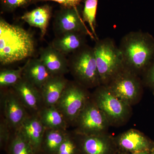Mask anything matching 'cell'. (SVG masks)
<instances>
[{"instance_id":"83f0119b","label":"cell","mask_w":154,"mask_h":154,"mask_svg":"<svg viewBox=\"0 0 154 154\" xmlns=\"http://www.w3.org/2000/svg\"><path fill=\"white\" fill-rule=\"evenodd\" d=\"M83 0H36V3L39 2H45L51 1L60 4L62 7L74 8L78 7L80 3Z\"/></svg>"},{"instance_id":"d4e9b609","label":"cell","mask_w":154,"mask_h":154,"mask_svg":"<svg viewBox=\"0 0 154 154\" xmlns=\"http://www.w3.org/2000/svg\"><path fill=\"white\" fill-rule=\"evenodd\" d=\"M36 3V0H0L1 11L12 13L19 8H25Z\"/></svg>"},{"instance_id":"5bb4252c","label":"cell","mask_w":154,"mask_h":154,"mask_svg":"<svg viewBox=\"0 0 154 154\" xmlns=\"http://www.w3.org/2000/svg\"><path fill=\"white\" fill-rule=\"evenodd\" d=\"M24 66L22 77L39 90L54 76L39 58L29 59Z\"/></svg>"},{"instance_id":"277c9868","label":"cell","mask_w":154,"mask_h":154,"mask_svg":"<svg viewBox=\"0 0 154 154\" xmlns=\"http://www.w3.org/2000/svg\"><path fill=\"white\" fill-rule=\"evenodd\" d=\"M94 49L101 85H107L124 67L119 48L107 37L96 40Z\"/></svg>"},{"instance_id":"484cf974","label":"cell","mask_w":154,"mask_h":154,"mask_svg":"<svg viewBox=\"0 0 154 154\" xmlns=\"http://www.w3.org/2000/svg\"><path fill=\"white\" fill-rule=\"evenodd\" d=\"M76 151V146L75 144L70 137L67 134L57 154H75Z\"/></svg>"},{"instance_id":"ba28073f","label":"cell","mask_w":154,"mask_h":154,"mask_svg":"<svg viewBox=\"0 0 154 154\" xmlns=\"http://www.w3.org/2000/svg\"><path fill=\"white\" fill-rule=\"evenodd\" d=\"M75 122L78 132L87 135L101 134L107 128L109 121L94 101L90 100Z\"/></svg>"},{"instance_id":"d6986e66","label":"cell","mask_w":154,"mask_h":154,"mask_svg":"<svg viewBox=\"0 0 154 154\" xmlns=\"http://www.w3.org/2000/svg\"><path fill=\"white\" fill-rule=\"evenodd\" d=\"M119 143L123 148L137 152H144L148 149L149 143L146 138L137 131L129 130L121 136Z\"/></svg>"},{"instance_id":"3957f363","label":"cell","mask_w":154,"mask_h":154,"mask_svg":"<svg viewBox=\"0 0 154 154\" xmlns=\"http://www.w3.org/2000/svg\"><path fill=\"white\" fill-rule=\"evenodd\" d=\"M69 72L75 81L85 88L101 85L94 48L86 44L68 59Z\"/></svg>"},{"instance_id":"6da1fadb","label":"cell","mask_w":154,"mask_h":154,"mask_svg":"<svg viewBox=\"0 0 154 154\" xmlns=\"http://www.w3.org/2000/svg\"><path fill=\"white\" fill-rule=\"evenodd\" d=\"M36 43L32 33L0 18V63L7 66L32 57Z\"/></svg>"},{"instance_id":"4dcf8cb0","label":"cell","mask_w":154,"mask_h":154,"mask_svg":"<svg viewBox=\"0 0 154 154\" xmlns=\"http://www.w3.org/2000/svg\"></svg>"},{"instance_id":"9c48e42d","label":"cell","mask_w":154,"mask_h":154,"mask_svg":"<svg viewBox=\"0 0 154 154\" xmlns=\"http://www.w3.org/2000/svg\"><path fill=\"white\" fill-rule=\"evenodd\" d=\"M93 101L105 114L109 122L122 121L128 112V105L117 98L107 85L98 87Z\"/></svg>"},{"instance_id":"ffe728a7","label":"cell","mask_w":154,"mask_h":154,"mask_svg":"<svg viewBox=\"0 0 154 154\" xmlns=\"http://www.w3.org/2000/svg\"><path fill=\"white\" fill-rule=\"evenodd\" d=\"M66 131L46 129L43 137L41 150L45 154H57L66 135Z\"/></svg>"},{"instance_id":"9a60e30c","label":"cell","mask_w":154,"mask_h":154,"mask_svg":"<svg viewBox=\"0 0 154 154\" xmlns=\"http://www.w3.org/2000/svg\"><path fill=\"white\" fill-rule=\"evenodd\" d=\"M87 34L69 32L55 36L51 44L65 55H70L87 44Z\"/></svg>"},{"instance_id":"603a6c76","label":"cell","mask_w":154,"mask_h":154,"mask_svg":"<svg viewBox=\"0 0 154 154\" xmlns=\"http://www.w3.org/2000/svg\"><path fill=\"white\" fill-rule=\"evenodd\" d=\"M25 66L17 69H4L0 71L1 89L12 88L22 78Z\"/></svg>"},{"instance_id":"7c38bea8","label":"cell","mask_w":154,"mask_h":154,"mask_svg":"<svg viewBox=\"0 0 154 154\" xmlns=\"http://www.w3.org/2000/svg\"><path fill=\"white\" fill-rule=\"evenodd\" d=\"M46 129L36 113L28 115L17 130L30 144L34 153L37 154L41 151Z\"/></svg>"},{"instance_id":"2e32d148","label":"cell","mask_w":154,"mask_h":154,"mask_svg":"<svg viewBox=\"0 0 154 154\" xmlns=\"http://www.w3.org/2000/svg\"><path fill=\"white\" fill-rule=\"evenodd\" d=\"M68 81L64 75H54L47 81L40 90L44 106H56Z\"/></svg>"},{"instance_id":"8992f818","label":"cell","mask_w":154,"mask_h":154,"mask_svg":"<svg viewBox=\"0 0 154 154\" xmlns=\"http://www.w3.org/2000/svg\"><path fill=\"white\" fill-rule=\"evenodd\" d=\"M78 7H62L55 12L53 22V29L55 36L69 32L85 33L96 41L93 33L88 29Z\"/></svg>"},{"instance_id":"8fae6325","label":"cell","mask_w":154,"mask_h":154,"mask_svg":"<svg viewBox=\"0 0 154 154\" xmlns=\"http://www.w3.org/2000/svg\"><path fill=\"white\" fill-rule=\"evenodd\" d=\"M12 89L26 109L37 113L44 106L40 90L23 77Z\"/></svg>"},{"instance_id":"ac0fdd59","label":"cell","mask_w":154,"mask_h":154,"mask_svg":"<svg viewBox=\"0 0 154 154\" xmlns=\"http://www.w3.org/2000/svg\"><path fill=\"white\" fill-rule=\"evenodd\" d=\"M37 113L46 129L66 131L67 122L55 106H44Z\"/></svg>"},{"instance_id":"7402d4cb","label":"cell","mask_w":154,"mask_h":154,"mask_svg":"<svg viewBox=\"0 0 154 154\" xmlns=\"http://www.w3.org/2000/svg\"><path fill=\"white\" fill-rule=\"evenodd\" d=\"M98 1L85 0L82 16L84 22L88 23L91 32L96 38V41L99 39L96 32V15Z\"/></svg>"},{"instance_id":"4fadbf2b","label":"cell","mask_w":154,"mask_h":154,"mask_svg":"<svg viewBox=\"0 0 154 154\" xmlns=\"http://www.w3.org/2000/svg\"><path fill=\"white\" fill-rule=\"evenodd\" d=\"M39 58L53 75H64L69 72L66 55L51 44L40 49Z\"/></svg>"},{"instance_id":"44dd1931","label":"cell","mask_w":154,"mask_h":154,"mask_svg":"<svg viewBox=\"0 0 154 154\" xmlns=\"http://www.w3.org/2000/svg\"><path fill=\"white\" fill-rule=\"evenodd\" d=\"M82 149L85 154H105L108 146L101 134L84 135Z\"/></svg>"},{"instance_id":"4316f807","label":"cell","mask_w":154,"mask_h":154,"mask_svg":"<svg viewBox=\"0 0 154 154\" xmlns=\"http://www.w3.org/2000/svg\"><path fill=\"white\" fill-rule=\"evenodd\" d=\"M11 128L7 122L3 120L1 122L0 125V140L1 145H3L8 142L10 136Z\"/></svg>"},{"instance_id":"cb8c5ba5","label":"cell","mask_w":154,"mask_h":154,"mask_svg":"<svg viewBox=\"0 0 154 154\" xmlns=\"http://www.w3.org/2000/svg\"><path fill=\"white\" fill-rule=\"evenodd\" d=\"M9 152L10 154H35L30 144L18 130L11 141Z\"/></svg>"},{"instance_id":"f1b7e54d","label":"cell","mask_w":154,"mask_h":154,"mask_svg":"<svg viewBox=\"0 0 154 154\" xmlns=\"http://www.w3.org/2000/svg\"><path fill=\"white\" fill-rule=\"evenodd\" d=\"M144 74L146 82L154 89V60Z\"/></svg>"},{"instance_id":"30bf717a","label":"cell","mask_w":154,"mask_h":154,"mask_svg":"<svg viewBox=\"0 0 154 154\" xmlns=\"http://www.w3.org/2000/svg\"><path fill=\"white\" fill-rule=\"evenodd\" d=\"M2 93L1 101L4 120L11 128L17 130L29 115L13 89Z\"/></svg>"},{"instance_id":"f546056e","label":"cell","mask_w":154,"mask_h":154,"mask_svg":"<svg viewBox=\"0 0 154 154\" xmlns=\"http://www.w3.org/2000/svg\"><path fill=\"white\" fill-rule=\"evenodd\" d=\"M132 154H146L144 152H139L134 153Z\"/></svg>"},{"instance_id":"5b68a950","label":"cell","mask_w":154,"mask_h":154,"mask_svg":"<svg viewBox=\"0 0 154 154\" xmlns=\"http://www.w3.org/2000/svg\"><path fill=\"white\" fill-rule=\"evenodd\" d=\"M87 88L75 81H68L56 107L68 123L75 122L90 99Z\"/></svg>"},{"instance_id":"7a4b0ae2","label":"cell","mask_w":154,"mask_h":154,"mask_svg":"<svg viewBox=\"0 0 154 154\" xmlns=\"http://www.w3.org/2000/svg\"><path fill=\"white\" fill-rule=\"evenodd\" d=\"M125 68L138 75L144 73L154 60V38L148 32L131 31L119 46Z\"/></svg>"},{"instance_id":"e0dca14e","label":"cell","mask_w":154,"mask_h":154,"mask_svg":"<svg viewBox=\"0 0 154 154\" xmlns=\"http://www.w3.org/2000/svg\"><path fill=\"white\" fill-rule=\"evenodd\" d=\"M52 15V8L48 5H45L26 12L21 18L30 26L38 28L41 38H43L47 33Z\"/></svg>"},{"instance_id":"52a82bcc","label":"cell","mask_w":154,"mask_h":154,"mask_svg":"<svg viewBox=\"0 0 154 154\" xmlns=\"http://www.w3.org/2000/svg\"><path fill=\"white\" fill-rule=\"evenodd\" d=\"M107 86L117 98L129 105L139 94L141 83L138 75L124 67Z\"/></svg>"}]
</instances>
